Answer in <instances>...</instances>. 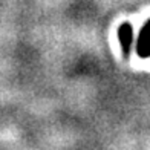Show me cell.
Wrapping results in <instances>:
<instances>
[{
	"instance_id": "6da1fadb",
	"label": "cell",
	"mask_w": 150,
	"mask_h": 150,
	"mask_svg": "<svg viewBox=\"0 0 150 150\" xmlns=\"http://www.w3.org/2000/svg\"><path fill=\"white\" fill-rule=\"evenodd\" d=\"M138 54L141 57H149L150 55V22H147L144 29H142L141 34H139Z\"/></svg>"
},
{
	"instance_id": "7a4b0ae2",
	"label": "cell",
	"mask_w": 150,
	"mask_h": 150,
	"mask_svg": "<svg viewBox=\"0 0 150 150\" xmlns=\"http://www.w3.org/2000/svg\"><path fill=\"white\" fill-rule=\"evenodd\" d=\"M120 42H121V46L124 52L127 54L129 49H130V45H132V28L130 25H122L120 28Z\"/></svg>"
}]
</instances>
